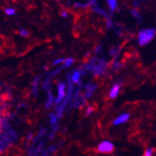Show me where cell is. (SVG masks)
<instances>
[{
  "label": "cell",
  "mask_w": 156,
  "mask_h": 156,
  "mask_svg": "<svg viewBox=\"0 0 156 156\" xmlns=\"http://www.w3.org/2000/svg\"><path fill=\"white\" fill-rule=\"evenodd\" d=\"M64 60H65V59H62V58H59V59L54 60V61H53V65H59V64L64 63Z\"/></svg>",
  "instance_id": "44dd1931"
},
{
  "label": "cell",
  "mask_w": 156,
  "mask_h": 156,
  "mask_svg": "<svg viewBox=\"0 0 156 156\" xmlns=\"http://www.w3.org/2000/svg\"><path fill=\"white\" fill-rule=\"evenodd\" d=\"M2 137L6 140L8 143L11 142V141H14V140H16V138H17L16 133H15L12 129H7L5 133L2 135Z\"/></svg>",
  "instance_id": "5b68a950"
},
{
  "label": "cell",
  "mask_w": 156,
  "mask_h": 156,
  "mask_svg": "<svg viewBox=\"0 0 156 156\" xmlns=\"http://www.w3.org/2000/svg\"><path fill=\"white\" fill-rule=\"evenodd\" d=\"M143 156H153V150L152 149H149L147 150L144 153Z\"/></svg>",
  "instance_id": "d6986e66"
},
{
  "label": "cell",
  "mask_w": 156,
  "mask_h": 156,
  "mask_svg": "<svg viewBox=\"0 0 156 156\" xmlns=\"http://www.w3.org/2000/svg\"><path fill=\"white\" fill-rule=\"evenodd\" d=\"M50 120L52 124V126H55V125H57V120H58V117L56 114H54V113H51L50 115Z\"/></svg>",
  "instance_id": "4fadbf2b"
},
{
  "label": "cell",
  "mask_w": 156,
  "mask_h": 156,
  "mask_svg": "<svg viewBox=\"0 0 156 156\" xmlns=\"http://www.w3.org/2000/svg\"><path fill=\"white\" fill-rule=\"evenodd\" d=\"M92 112H93V108H91V107H89L88 108V110H87V112H86V115H90L91 113H92Z\"/></svg>",
  "instance_id": "603a6c76"
},
{
  "label": "cell",
  "mask_w": 156,
  "mask_h": 156,
  "mask_svg": "<svg viewBox=\"0 0 156 156\" xmlns=\"http://www.w3.org/2000/svg\"><path fill=\"white\" fill-rule=\"evenodd\" d=\"M0 151H1V150H0Z\"/></svg>",
  "instance_id": "1f68e13d"
},
{
  "label": "cell",
  "mask_w": 156,
  "mask_h": 156,
  "mask_svg": "<svg viewBox=\"0 0 156 156\" xmlns=\"http://www.w3.org/2000/svg\"><path fill=\"white\" fill-rule=\"evenodd\" d=\"M75 7H78V8H86L88 6V4H82V3H76L74 5Z\"/></svg>",
  "instance_id": "cb8c5ba5"
},
{
  "label": "cell",
  "mask_w": 156,
  "mask_h": 156,
  "mask_svg": "<svg viewBox=\"0 0 156 156\" xmlns=\"http://www.w3.org/2000/svg\"><path fill=\"white\" fill-rule=\"evenodd\" d=\"M49 151H51V152L54 151V149H53V147H51V149L49 150Z\"/></svg>",
  "instance_id": "f546056e"
},
{
  "label": "cell",
  "mask_w": 156,
  "mask_h": 156,
  "mask_svg": "<svg viewBox=\"0 0 156 156\" xmlns=\"http://www.w3.org/2000/svg\"><path fill=\"white\" fill-rule=\"evenodd\" d=\"M131 14L133 15L134 17H136V18L140 17V14H139V12H138L137 9H132L131 10Z\"/></svg>",
  "instance_id": "e0dca14e"
},
{
  "label": "cell",
  "mask_w": 156,
  "mask_h": 156,
  "mask_svg": "<svg viewBox=\"0 0 156 156\" xmlns=\"http://www.w3.org/2000/svg\"><path fill=\"white\" fill-rule=\"evenodd\" d=\"M19 34H20V35H22V36H28V35H29L28 30H24V29H21V30H19Z\"/></svg>",
  "instance_id": "ffe728a7"
},
{
  "label": "cell",
  "mask_w": 156,
  "mask_h": 156,
  "mask_svg": "<svg viewBox=\"0 0 156 156\" xmlns=\"http://www.w3.org/2000/svg\"><path fill=\"white\" fill-rule=\"evenodd\" d=\"M112 26H113V23H112V19L110 17H108L107 18V27H108V29H112Z\"/></svg>",
  "instance_id": "ac0fdd59"
},
{
  "label": "cell",
  "mask_w": 156,
  "mask_h": 156,
  "mask_svg": "<svg viewBox=\"0 0 156 156\" xmlns=\"http://www.w3.org/2000/svg\"><path fill=\"white\" fill-rule=\"evenodd\" d=\"M80 77H81V72L79 71H76L74 72L72 76H71V79H69L72 83H80Z\"/></svg>",
  "instance_id": "ba28073f"
},
{
  "label": "cell",
  "mask_w": 156,
  "mask_h": 156,
  "mask_svg": "<svg viewBox=\"0 0 156 156\" xmlns=\"http://www.w3.org/2000/svg\"><path fill=\"white\" fill-rule=\"evenodd\" d=\"M73 63V58H66L64 60V68H69V66H72V64Z\"/></svg>",
  "instance_id": "5bb4252c"
},
{
  "label": "cell",
  "mask_w": 156,
  "mask_h": 156,
  "mask_svg": "<svg viewBox=\"0 0 156 156\" xmlns=\"http://www.w3.org/2000/svg\"><path fill=\"white\" fill-rule=\"evenodd\" d=\"M5 12L6 14L10 15V16H12V15H14L15 14V10L12 9V8H8V9L5 10Z\"/></svg>",
  "instance_id": "2e32d148"
},
{
  "label": "cell",
  "mask_w": 156,
  "mask_h": 156,
  "mask_svg": "<svg viewBox=\"0 0 156 156\" xmlns=\"http://www.w3.org/2000/svg\"><path fill=\"white\" fill-rule=\"evenodd\" d=\"M120 66H121V64H119V63H114L112 66V69H118V68Z\"/></svg>",
  "instance_id": "d4e9b609"
},
{
  "label": "cell",
  "mask_w": 156,
  "mask_h": 156,
  "mask_svg": "<svg viewBox=\"0 0 156 156\" xmlns=\"http://www.w3.org/2000/svg\"><path fill=\"white\" fill-rule=\"evenodd\" d=\"M50 86H51V84H50V81H49V80H47V81L44 82V84H43V87H44L45 90H49V89H50Z\"/></svg>",
  "instance_id": "7402d4cb"
},
{
  "label": "cell",
  "mask_w": 156,
  "mask_h": 156,
  "mask_svg": "<svg viewBox=\"0 0 156 156\" xmlns=\"http://www.w3.org/2000/svg\"><path fill=\"white\" fill-rule=\"evenodd\" d=\"M32 137H33V134H32V133H30V134L28 135V139H29V140H30V138H32Z\"/></svg>",
  "instance_id": "83f0119b"
},
{
  "label": "cell",
  "mask_w": 156,
  "mask_h": 156,
  "mask_svg": "<svg viewBox=\"0 0 156 156\" xmlns=\"http://www.w3.org/2000/svg\"><path fill=\"white\" fill-rule=\"evenodd\" d=\"M129 118V113H123L121 115H119L117 118L113 121V125L115 126H118V125H122L124 123H126Z\"/></svg>",
  "instance_id": "8992f818"
},
{
  "label": "cell",
  "mask_w": 156,
  "mask_h": 156,
  "mask_svg": "<svg viewBox=\"0 0 156 156\" xmlns=\"http://www.w3.org/2000/svg\"><path fill=\"white\" fill-rule=\"evenodd\" d=\"M61 15H62V16H63V17H67V16H68V12H67L66 11H62Z\"/></svg>",
  "instance_id": "484cf974"
},
{
  "label": "cell",
  "mask_w": 156,
  "mask_h": 156,
  "mask_svg": "<svg viewBox=\"0 0 156 156\" xmlns=\"http://www.w3.org/2000/svg\"><path fill=\"white\" fill-rule=\"evenodd\" d=\"M38 82H39V77H36L35 79L34 80V82H33V89H34V93L35 96H36V93H37V85H38Z\"/></svg>",
  "instance_id": "9a60e30c"
},
{
  "label": "cell",
  "mask_w": 156,
  "mask_h": 156,
  "mask_svg": "<svg viewBox=\"0 0 156 156\" xmlns=\"http://www.w3.org/2000/svg\"><path fill=\"white\" fill-rule=\"evenodd\" d=\"M44 156H50V155H44Z\"/></svg>",
  "instance_id": "4dcf8cb0"
},
{
  "label": "cell",
  "mask_w": 156,
  "mask_h": 156,
  "mask_svg": "<svg viewBox=\"0 0 156 156\" xmlns=\"http://www.w3.org/2000/svg\"><path fill=\"white\" fill-rule=\"evenodd\" d=\"M85 89H86V92H85L84 98H90L93 94V91H94V90L96 89V86L90 83L85 86Z\"/></svg>",
  "instance_id": "52a82bcc"
},
{
  "label": "cell",
  "mask_w": 156,
  "mask_h": 156,
  "mask_svg": "<svg viewBox=\"0 0 156 156\" xmlns=\"http://www.w3.org/2000/svg\"><path fill=\"white\" fill-rule=\"evenodd\" d=\"M119 51H120V48H119V46H114V47H112V48L111 49V54L112 56H117L118 55V53H119Z\"/></svg>",
  "instance_id": "8fae6325"
},
{
  "label": "cell",
  "mask_w": 156,
  "mask_h": 156,
  "mask_svg": "<svg viewBox=\"0 0 156 156\" xmlns=\"http://www.w3.org/2000/svg\"><path fill=\"white\" fill-rule=\"evenodd\" d=\"M113 150H114V146L110 141L101 142L97 147V151L102 153H111L113 151Z\"/></svg>",
  "instance_id": "3957f363"
},
{
  "label": "cell",
  "mask_w": 156,
  "mask_h": 156,
  "mask_svg": "<svg viewBox=\"0 0 156 156\" xmlns=\"http://www.w3.org/2000/svg\"><path fill=\"white\" fill-rule=\"evenodd\" d=\"M107 62L103 59H97V58H92L90 60V63L86 64L84 68L89 72H92L96 76H100L104 73V72L107 69Z\"/></svg>",
  "instance_id": "6da1fadb"
},
{
  "label": "cell",
  "mask_w": 156,
  "mask_h": 156,
  "mask_svg": "<svg viewBox=\"0 0 156 156\" xmlns=\"http://www.w3.org/2000/svg\"><path fill=\"white\" fill-rule=\"evenodd\" d=\"M119 91H120V86L118 85V84H116V85H114L113 87H112V89L111 90V91H110V97L111 98H115L117 95H118V93H119Z\"/></svg>",
  "instance_id": "9c48e42d"
},
{
  "label": "cell",
  "mask_w": 156,
  "mask_h": 156,
  "mask_svg": "<svg viewBox=\"0 0 156 156\" xmlns=\"http://www.w3.org/2000/svg\"><path fill=\"white\" fill-rule=\"evenodd\" d=\"M108 7H110V9L112 12L115 11L116 8H117V2L115 0H108Z\"/></svg>",
  "instance_id": "7c38bea8"
},
{
  "label": "cell",
  "mask_w": 156,
  "mask_h": 156,
  "mask_svg": "<svg viewBox=\"0 0 156 156\" xmlns=\"http://www.w3.org/2000/svg\"><path fill=\"white\" fill-rule=\"evenodd\" d=\"M54 97H53V95H52V93H51V90H49V92H48V99H47V103H46V108H51V106L53 105V103H54Z\"/></svg>",
  "instance_id": "30bf717a"
},
{
  "label": "cell",
  "mask_w": 156,
  "mask_h": 156,
  "mask_svg": "<svg viewBox=\"0 0 156 156\" xmlns=\"http://www.w3.org/2000/svg\"><path fill=\"white\" fill-rule=\"evenodd\" d=\"M57 89H58V94L57 97L54 99L55 100L54 102L56 104H60L66 96V85L64 83H59L57 86Z\"/></svg>",
  "instance_id": "277c9868"
},
{
  "label": "cell",
  "mask_w": 156,
  "mask_h": 156,
  "mask_svg": "<svg viewBox=\"0 0 156 156\" xmlns=\"http://www.w3.org/2000/svg\"><path fill=\"white\" fill-rule=\"evenodd\" d=\"M155 29H144L139 33L138 42L140 46H145L149 44L155 36Z\"/></svg>",
  "instance_id": "7a4b0ae2"
},
{
  "label": "cell",
  "mask_w": 156,
  "mask_h": 156,
  "mask_svg": "<svg viewBox=\"0 0 156 156\" xmlns=\"http://www.w3.org/2000/svg\"><path fill=\"white\" fill-rule=\"evenodd\" d=\"M99 49H100V47L98 46L97 48H96V50H95V53H98V51H99Z\"/></svg>",
  "instance_id": "f1b7e54d"
},
{
  "label": "cell",
  "mask_w": 156,
  "mask_h": 156,
  "mask_svg": "<svg viewBox=\"0 0 156 156\" xmlns=\"http://www.w3.org/2000/svg\"><path fill=\"white\" fill-rule=\"evenodd\" d=\"M2 123H3V121L1 118H0V130H1V129H2Z\"/></svg>",
  "instance_id": "4316f807"
}]
</instances>
